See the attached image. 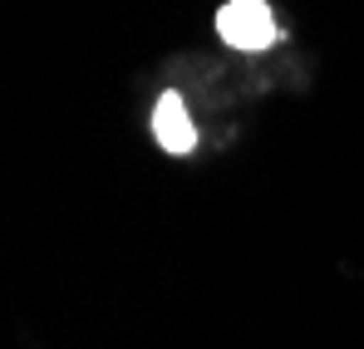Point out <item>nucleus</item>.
<instances>
[{
	"label": "nucleus",
	"instance_id": "1",
	"mask_svg": "<svg viewBox=\"0 0 364 349\" xmlns=\"http://www.w3.org/2000/svg\"><path fill=\"white\" fill-rule=\"evenodd\" d=\"M217 35H222L232 50L256 55V50H271V45L281 40V25L271 20V5H266V0H227V5L217 10Z\"/></svg>",
	"mask_w": 364,
	"mask_h": 349
},
{
	"label": "nucleus",
	"instance_id": "2",
	"mask_svg": "<svg viewBox=\"0 0 364 349\" xmlns=\"http://www.w3.org/2000/svg\"><path fill=\"white\" fill-rule=\"evenodd\" d=\"M153 133H158V143H163L168 153H192L197 128H192V118H187L178 94H163V99H158V109H153Z\"/></svg>",
	"mask_w": 364,
	"mask_h": 349
}]
</instances>
